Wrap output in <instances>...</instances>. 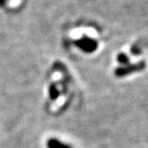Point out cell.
I'll return each mask as SVG.
<instances>
[{"instance_id": "cell-1", "label": "cell", "mask_w": 148, "mask_h": 148, "mask_svg": "<svg viewBox=\"0 0 148 148\" xmlns=\"http://www.w3.org/2000/svg\"><path fill=\"white\" fill-rule=\"evenodd\" d=\"M47 146H48V148H71L70 146L66 145V144L60 143L58 140H54V138H52V140L48 141Z\"/></svg>"}]
</instances>
